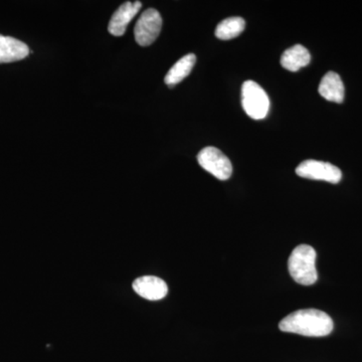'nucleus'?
Segmentation results:
<instances>
[{
  "instance_id": "f257e3e1",
  "label": "nucleus",
  "mask_w": 362,
  "mask_h": 362,
  "mask_svg": "<svg viewBox=\"0 0 362 362\" xmlns=\"http://www.w3.org/2000/svg\"><path fill=\"white\" fill-rule=\"evenodd\" d=\"M331 317L317 309H303L293 312L281 320L279 328L283 332L295 333L309 337H327L333 331Z\"/></svg>"
},
{
  "instance_id": "f03ea898",
  "label": "nucleus",
  "mask_w": 362,
  "mask_h": 362,
  "mask_svg": "<svg viewBox=\"0 0 362 362\" xmlns=\"http://www.w3.org/2000/svg\"><path fill=\"white\" fill-rule=\"evenodd\" d=\"M316 256L315 250L308 245H300L293 250L288 268L290 275L298 284L311 286L317 282Z\"/></svg>"
},
{
  "instance_id": "7ed1b4c3",
  "label": "nucleus",
  "mask_w": 362,
  "mask_h": 362,
  "mask_svg": "<svg viewBox=\"0 0 362 362\" xmlns=\"http://www.w3.org/2000/svg\"><path fill=\"white\" fill-rule=\"evenodd\" d=\"M242 105L247 116L262 120L268 115L270 100L261 86L254 81H246L242 87Z\"/></svg>"
},
{
  "instance_id": "20e7f679",
  "label": "nucleus",
  "mask_w": 362,
  "mask_h": 362,
  "mask_svg": "<svg viewBox=\"0 0 362 362\" xmlns=\"http://www.w3.org/2000/svg\"><path fill=\"white\" fill-rule=\"evenodd\" d=\"M197 161L207 173L220 180H228L232 176V162L216 147H206L197 156Z\"/></svg>"
},
{
  "instance_id": "39448f33",
  "label": "nucleus",
  "mask_w": 362,
  "mask_h": 362,
  "mask_svg": "<svg viewBox=\"0 0 362 362\" xmlns=\"http://www.w3.org/2000/svg\"><path fill=\"white\" fill-rule=\"evenodd\" d=\"M296 173L300 177L307 180L326 181V182H340L342 173L339 168L329 162L314 160L308 159L300 163L296 168Z\"/></svg>"
},
{
  "instance_id": "423d86ee",
  "label": "nucleus",
  "mask_w": 362,
  "mask_h": 362,
  "mask_svg": "<svg viewBox=\"0 0 362 362\" xmlns=\"http://www.w3.org/2000/svg\"><path fill=\"white\" fill-rule=\"evenodd\" d=\"M162 18L154 8H148L138 18L134 28L135 40L141 47L153 44L161 32Z\"/></svg>"
},
{
  "instance_id": "0eeeda50",
  "label": "nucleus",
  "mask_w": 362,
  "mask_h": 362,
  "mask_svg": "<svg viewBox=\"0 0 362 362\" xmlns=\"http://www.w3.org/2000/svg\"><path fill=\"white\" fill-rule=\"evenodd\" d=\"M133 290L144 299L158 301L168 295V286L160 278L144 276L136 279L133 282Z\"/></svg>"
},
{
  "instance_id": "6e6552de",
  "label": "nucleus",
  "mask_w": 362,
  "mask_h": 362,
  "mask_svg": "<svg viewBox=\"0 0 362 362\" xmlns=\"http://www.w3.org/2000/svg\"><path fill=\"white\" fill-rule=\"evenodd\" d=\"M142 4L140 1H128L123 4L112 16L108 25L109 33L115 37H122L127 30L128 25L135 18L136 14L139 13Z\"/></svg>"
},
{
  "instance_id": "1a4fd4ad",
  "label": "nucleus",
  "mask_w": 362,
  "mask_h": 362,
  "mask_svg": "<svg viewBox=\"0 0 362 362\" xmlns=\"http://www.w3.org/2000/svg\"><path fill=\"white\" fill-rule=\"evenodd\" d=\"M30 49L25 42L0 35V64L13 63L25 59Z\"/></svg>"
},
{
  "instance_id": "9d476101",
  "label": "nucleus",
  "mask_w": 362,
  "mask_h": 362,
  "mask_svg": "<svg viewBox=\"0 0 362 362\" xmlns=\"http://www.w3.org/2000/svg\"><path fill=\"white\" fill-rule=\"evenodd\" d=\"M319 94L324 99L334 103H342L345 96L344 85L340 76L334 71H328L321 80Z\"/></svg>"
},
{
  "instance_id": "9b49d317",
  "label": "nucleus",
  "mask_w": 362,
  "mask_h": 362,
  "mask_svg": "<svg viewBox=\"0 0 362 362\" xmlns=\"http://www.w3.org/2000/svg\"><path fill=\"white\" fill-rule=\"evenodd\" d=\"M311 61L310 52L301 45L286 49L281 58V65L286 70L297 71L304 66H308Z\"/></svg>"
},
{
  "instance_id": "f8f14e48",
  "label": "nucleus",
  "mask_w": 362,
  "mask_h": 362,
  "mask_svg": "<svg viewBox=\"0 0 362 362\" xmlns=\"http://www.w3.org/2000/svg\"><path fill=\"white\" fill-rule=\"evenodd\" d=\"M197 63V57L194 54H188L182 57L180 61L176 62L173 68L169 70L164 78L165 84L169 87L180 84L192 73V69Z\"/></svg>"
},
{
  "instance_id": "ddd939ff",
  "label": "nucleus",
  "mask_w": 362,
  "mask_h": 362,
  "mask_svg": "<svg viewBox=\"0 0 362 362\" xmlns=\"http://www.w3.org/2000/svg\"><path fill=\"white\" fill-rule=\"evenodd\" d=\"M245 28L246 23L244 18L239 16L226 18L216 26V37L223 40L235 39L244 32Z\"/></svg>"
}]
</instances>
